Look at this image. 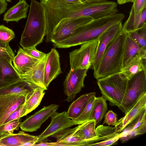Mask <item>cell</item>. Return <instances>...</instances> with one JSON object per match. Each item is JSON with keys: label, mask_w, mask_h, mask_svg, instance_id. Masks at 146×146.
I'll list each match as a JSON object with an SVG mask.
<instances>
[{"label": "cell", "mask_w": 146, "mask_h": 146, "mask_svg": "<svg viewBox=\"0 0 146 146\" xmlns=\"http://www.w3.org/2000/svg\"><path fill=\"white\" fill-rule=\"evenodd\" d=\"M8 3L6 0H0V15L6 11Z\"/></svg>", "instance_id": "cell-40"}, {"label": "cell", "mask_w": 146, "mask_h": 146, "mask_svg": "<svg viewBox=\"0 0 146 146\" xmlns=\"http://www.w3.org/2000/svg\"><path fill=\"white\" fill-rule=\"evenodd\" d=\"M88 70L76 69L71 70L68 73L64 84L65 94L67 96L66 100L71 102L84 86V82Z\"/></svg>", "instance_id": "cell-10"}, {"label": "cell", "mask_w": 146, "mask_h": 146, "mask_svg": "<svg viewBox=\"0 0 146 146\" xmlns=\"http://www.w3.org/2000/svg\"><path fill=\"white\" fill-rule=\"evenodd\" d=\"M120 133L117 136L111 139L103 140L99 142H95L87 144L86 146H108L114 143L120 139Z\"/></svg>", "instance_id": "cell-39"}, {"label": "cell", "mask_w": 146, "mask_h": 146, "mask_svg": "<svg viewBox=\"0 0 146 146\" xmlns=\"http://www.w3.org/2000/svg\"><path fill=\"white\" fill-rule=\"evenodd\" d=\"M40 60L28 55L22 48L19 47L12 61L15 69L20 75H22L30 70Z\"/></svg>", "instance_id": "cell-21"}, {"label": "cell", "mask_w": 146, "mask_h": 146, "mask_svg": "<svg viewBox=\"0 0 146 146\" xmlns=\"http://www.w3.org/2000/svg\"><path fill=\"white\" fill-rule=\"evenodd\" d=\"M126 33H121L108 46L99 64L97 70L94 74L97 80L113 74L122 70V62Z\"/></svg>", "instance_id": "cell-3"}, {"label": "cell", "mask_w": 146, "mask_h": 146, "mask_svg": "<svg viewBox=\"0 0 146 146\" xmlns=\"http://www.w3.org/2000/svg\"><path fill=\"white\" fill-rule=\"evenodd\" d=\"M96 131L98 135L106 137L109 139L113 138L120 134L115 131L114 127L102 125L98 126L96 129Z\"/></svg>", "instance_id": "cell-32"}, {"label": "cell", "mask_w": 146, "mask_h": 146, "mask_svg": "<svg viewBox=\"0 0 146 146\" xmlns=\"http://www.w3.org/2000/svg\"><path fill=\"white\" fill-rule=\"evenodd\" d=\"M106 100L102 96L95 97L92 114V119L95 121L96 126L99 124L108 110Z\"/></svg>", "instance_id": "cell-29"}, {"label": "cell", "mask_w": 146, "mask_h": 146, "mask_svg": "<svg viewBox=\"0 0 146 146\" xmlns=\"http://www.w3.org/2000/svg\"><path fill=\"white\" fill-rule=\"evenodd\" d=\"M22 49L28 55L39 60H41L44 59L46 54L38 50L35 47L27 48H22Z\"/></svg>", "instance_id": "cell-36"}, {"label": "cell", "mask_w": 146, "mask_h": 146, "mask_svg": "<svg viewBox=\"0 0 146 146\" xmlns=\"http://www.w3.org/2000/svg\"><path fill=\"white\" fill-rule=\"evenodd\" d=\"M34 146H58V143L57 141L54 142H40L35 143Z\"/></svg>", "instance_id": "cell-41"}, {"label": "cell", "mask_w": 146, "mask_h": 146, "mask_svg": "<svg viewBox=\"0 0 146 146\" xmlns=\"http://www.w3.org/2000/svg\"><path fill=\"white\" fill-rule=\"evenodd\" d=\"M58 106L52 104L44 107L21 122L20 127L22 131L32 132L39 129L42 124L56 111Z\"/></svg>", "instance_id": "cell-12"}, {"label": "cell", "mask_w": 146, "mask_h": 146, "mask_svg": "<svg viewBox=\"0 0 146 146\" xmlns=\"http://www.w3.org/2000/svg\"><path fill=\"white\" fill-rule=\"evenodd\" d=\"M103 124L115 126L117 121V115L113 111H109L104 115Z\"/></svg>", "instance_id": "cell-37"}, {"label": "cell", "mask_w": 146, "mask_h": 146, "mask_svg": "<svg viewBox=\"0 0 146 146\" xmlns=\"http://www.w3.org/2000/svg\"><path fill=\"white\" fill-rule=\"evenodd\" d=\"M126 33L122 58V69L137 56L146 58V50L139 46Z\"/></svg>", "instance_id": "cell-19"}, {"label": "cell", "mask_w": 146, "mask_h": 146, "mask_svg": "<svg viewBox=\"0 0 146 146\" xmlns=\"http://www.w3.org/2000/svg\"><path fill=\"white\" fill-rule=\"evenodd\" d=\"M0 47L4 48H8L10 47V46L9 45V44H6L2 43L0 42Z\"/></svg>", "instance_id": "cell-45"}, {"label": "cell", "mask_w": 146, "mask_h": 146, "mask_svg": "<svg viewBox=\"0 0 146 146\" xmlns=\"http://www.w3.org/2000/svg\"><path fill=\"white\" fill-rule=\"evenodd\" d=\"M37 136L19 131L17 133L0 135V146H32L37 143Z\"/></svg>", "instance_id": "cell-16"}, {"label": "cell", "mask_w": 146, "mask_h": 146, "mask_svg": "<svg viewBox=\"0 0 146 146\" xmlns=\"http://www.w3.org/2000/svg\"><path fill=\"white\" fill-rule=\"evenodd\" d=\"M98 42V39L85 43L81 44L79 49L70 52V69L88 70L92 67Z\"/></svg>", "instance_id": "cell-6"}, {"label": "cell", "mask_w": 146, "mask_h": 146, "mask_svg": "<svg viewBox=\"0 0 146 146\" xmlns=\"http://www.w3.org/2000/svg\"><path fill=\"white\" fill-rule=\"evenodd\" d=\"M37 88L27 82L21 80L0 88V95H22L27 96Z\"/></svg>", "instance_id": "cell-25"}, {"label": "cell", "mask_w": 146, "mask_h": 146, "mask_svg": "<svg viewBox=\"0 0 146 146\" xmlns=\"http://www.w3.org/2000/svg\"><path fill=\"white\" fill-rule=\"evenodd\" d=\"M21 122L20 119L4 124L0 126V135H7L13 133L15 130H18Z\"/></svg>", "instance_id": "cell-33"}, {"label": "cell", "mask_w": 146, "mask_h": 146, "mask_svg": "<svg viewBox=\"0 0 146 146\" xmlns=\"http://www.w3.org/2000/svg\"><path fill=\"white\" fill-rule=\"evenodd\" d=\"M44 90L40 88H36L27 96L25 100V111L23 116L34 110L39 105L45 94Z\"/></svg>", "instance_id": "cell-28"}, {"label": "cell", "mask_w": 146, "mask_h": 146, "mask_svg": "<svg viewBox=\"0 0 146 146\" xmlns=\"http://www.w3.org/2000/svg\"><path fill=\"white\" fill-rule=\"evenodd\" d=\"M7 1L9 2H11V0H6Z\"/></svg>", "instance_id": "cell-46"}, {"label": "cell", "mask_w": 146, "mask_h": 146, "mask_svg": "<svg viewBox=\"0 0 146 146\" xmlns=\"http://www.w3.org/2000/svg\"><path fill=\"white\" fill-rule=\"evenodd\" d=\"M46 19L44 8L36 0H31L29 13L20 42L25 48L35 47L46 35Z\"/></svg>", "instance_id": "cell-2"}, {"label": "cell", "mask_w": 146, "mask_h": 146, "mask_svg": "<svg viewBox=\"0 0 146 146\" xmlns=\"http://www.w3.org/2000/svg\"><path fill=\"white\" fill-rule=\"evenodd\" d=\"M107 1L108 0H82L83 2L87 3H96Z\"/></svg>", "instance_id": "cell-44"}, {"label": "cell", "mask_w": 146, "mask_h": 146, "mask_svg": "<svg viewBox=\"0 0 146 146\" xmlns=\"http://www.w3.org/2000/svg\"><path fill=\"white\" fill-rule=\"evenodd\" d=\"M96 126L95 120H88L76 127L75 133L82 139L87 141L88 144L97 142L100 139L96 132Z\"/></svg>", "instance_id": "cell-22"}, {"label": "cell", "mask_w": 146, "mask_h": 146, "mask_svg": "<svg viewBox=\"0 0 146 146\" xmlns=\"http://www.w3.org/2000/svg\"><path fill=\"white\" fill-rule=\"evenodd\" d=\"M146 110L128 124L120 133L122 143L135 137L144 134L146 131Z\"/></svg>", "instance_id": "cell-17"}, {"label": "cell", "mask_w": 146, "mask_h": 146, "mask_svg": "<svg viewBox=\"0 0 146 146\" xmlns=\"http://www.w3.org/2000/svg\"><path fill=\"white\" fill-rule=\"evenodd\" d=\"M125 17L123 13H118L94 19L79 28L69 38L53 45L55 48H68L98 39L108 29L122 22Z\"/></svg>", "instance_id": "cell-1"}, {"label": "cell", "mask_w": 146, "mask_h": 146, "mask_svg": "<svg viewBox=\"0 0 146 146\" xmlns=\"http://www.w3.org/2000/svg\"><path fill=\"white\" fill-rule=\"evenodd\" d=\"M15 35L11 29L3 25H0V42L8 44L9 42L14 38Z\"/></svg>", "instance_id": "cell-34"}, {"label": "cell", "mask_w": 146, "mask_h": 146, "mask_svg": "<svg viewBox=\"0 0 146 146\" xmlns=\"http://www.w3.org/2000/svg\"><path fill=\"white\" fill-rule=\"evenodd\" d=\"M122 26V22L119 23L108 29L99 37L92 67L94 70V74L97 70L105 50L108 45L121 33Z\"/></svg>", "instance_id": "cell-11"}, {"label": "cell", "mask_w": 146, "mask_h": 146, "mask_svg": "<svg viewBox=\"0 0 146 146\" xmlns=\"http://www.w3.org/2000/svg\"><path fill=\"white\" fill-rule=\"evenodd\" d=\"M146 58L137 56L132 60L119 72L128 80L140 72L146 71Z\"/></svg>", "instance_id": "cell-27"}, {"label": "cell", "mask_w": 146, "mask_h": 146, "mask_svg": "<svg viewBox=\"0 0 146 146\" xmlns=\"http://www.w3.org/2000/svg\"><path fill=\"white\" fill-rule=\"evenodd\" d=\"M96 96L92 98L88 102L84 109L81 114L74 120L77 125H80L92 119L93 107Z\"/></svg>", "instance_id": "cell-31"}, {"label": "cell", "mask_w": 146, "mask_h": 146, "mask_svg": "<svg viewBox=\"0 0 146 146\" xmlns=\"http://www.w3.org/2000/svg\"><path fill=\"white\" fill-rule=\"evenodd\" d=\"M0 88L21 80L11 62L0 58Z\"/></svg>", "instance_id": "cell-20"}, {"label": "cell", "mask_w": 146, "mask_h": 146, "mask_svg": "<svg viewBox=\"0 0 146 146\" xmlns=\"http://www.w3.org/2000/svg\"><path fill=\"white\" fill-rule=\"evenodd\" d=\"M96 93L91 92L84 94L73 101L67 112L68 117L74 120L82 112L89 101L96 96Z\"/></svg>", "instance_id": "cell-26"}, {"label": "cell", "mask_w": 146, "mask_h": 146, "mask_svg": "<svg viewBox=\"0 0 146 146\" xmlns=\"http://www.w3.org/2000/svg\"><path fill=\"white\" fill-rule=\"evenodd\" d=\"M128 80L120 73L111 74L97 80V83L102 95L111 106L121 105Z\"/></svg>", "instance_id": "cell-4"}, {"label": "cell", "mask_w": 146, "mask_h": 146, "mask_svg": "<svg viewBox=\"0 0 146 146\" xmlns=\"http://www.w3.org/2000/svg\"><path fill=\"white\" fill-rule=\"evenodd\" d=\"M29 7L25 0H20L4 14L3 20L7 23L13 21L18 23L20 20L27 17Z\"/></svg>", "instance_id": "cell-24"}, {"label": "cell", "mask_w": 146, "mask_h": 146, "mask_svg": "<svg viewBox=\"0 0 146 146\" xmlns=\"http://www.w3.org/2000/svg\"><path fill=\"white\" fill-rule=\"evenodd\" d=\"M133 0H117V3L119 5H122L127 3L133 2Z\"/></svg>", "instance_id": "cell-43"}, {"label": "cell", "mask_w": 146, "mask_h": 146, "mask_svg": "<svg viewBox=\"0 0 146 146\" xmlns=\"http://www.w3.org/2000/svg\"><path fill=\"white\" fill-rule=\"evenodd\" d=\"M126 33L136 43L146 50V23L137 29Z\"/></svg>", "instance_id": "cell-30"}, {"label": "cell", "mask_w": 146, "mask_h": 146, "mask_svg": "<svg viewBox=\"0 0 146 146\" xmlns=\"http://www.w3.org/2000/svg\"><path fill=\"white\" fill-rule=\"evenodd\" d=\"M146 110V92L143 93L134 106L120 119L115 126V132L120 133L129 123Z\"/></svg>", "instance_id": "cell-15"}, {"label": "cell", "mask_w": 146, "mask_h": 146, "mask_svg": "<svg viewBox=\"0 0 146 146\" xmlns=\"http://www.w3.org/2000/svg\"><path fill=\"white\" fill-rule=\"evenodd\" d=\"M144 92H146V71L143 70L128 80L122 102L118 108L126 113Z\"/></svg>", "instance_id": "cell-5"}, {"label": "cell", "mask_w": 146, "mask_h": 146, "mask_svg": "<svg viewBox=\"0 0 146 146\" xmlns=\"http://www.w3.org/2000/svg\"><path fill=\"white\" fill-rule=\"evenodd\" d=\"M76 127L67 128L52 136L55 137L58 146H86L88 141L81 139L75 133Z\"/></svg>", "instance_id": "cell-23"}, {"label": "cell", "mask_w": 146, "mask_h": 146, "mask_svg": "<svg viewBox=\"0 0 146 146\" xmlns=\"http://www.w3.org/2000/svg\"><path fill=\"white\" fill-rule=\"evenodd\" d=\"M14 56V53L10 47L7 48L0 47V58L12 62Z\"/></svg>", "instance_id": "cell-38"}, {"label": "cell", "mask_w": 146, "mask_h": 146, "mask_svg": "<svg viewBox=\"0 0 146 146\" xmlns=\"http://www.w3.org/2000/svg\"><path fill=\"white\" fill-rule=\"evenodd\" d=\"M27 96L0 95V126L3 124L7 118L14 110L25 102Z\"/></svg>", "instance_id": "cell-13"}, {"label": "cell", "mask_w": 146, "mask_h": 146, "mask_svg": "<svg viewBox=\"0 0 146 146\" xmlns=\"http://www.w3.org/2000/svg\"><path fill=\"white\" fill-rule=\"evenodd\" d=\"M46 56L40 60L29 71L24 75H20L21 80L33 85L40 88L44 90H47L44 82V69Z\"/></svg>", "instance_id": "cell-18"}, {"label": "cell", "mask_w": 146, "mask_h": 146, "mask_svg": "<svg viewBox=\"0 0 146 146\" xmlns=\"http://www.w3.org/2000/svg\"><path fill=\"white\" fill-rule=\"evenodd\" d=\"M50 117L51 120L50 123L44 131L37 136L38 140L37 143L44 142L49 137L74 125H77L74 120L68 117L66 111L60 113L56 111Z\"/></svg>", "instance_id": "cell-8"}, {"label": "cell", "mask_w": 146, "mask_h": 146, "mask_svg": "<svg viewBox=\"0 0 146 146\" xmlns=\"http://www.w3.org/2000/svg\"><path fill=\"white\" fill-rule=\"evenodd\" d=\"M94 19L90 17H82L61 20L54 29L50 41L56 43L71 36L78 29L88 24Z\"/></svg>", "instance_id": "cell-7"}, {"label": "cell", "mask_w": 146, "mask_h": 146, "mask_svg": "<svg viewBox=\"0 0 146 146\" xmlns=\"http://www.w3.org/2000/svg\"><path fill=\"white\" fill-rule=\"evenodd\" d=\"M62 1L69 3H73L76 4H82L84 2L82 0H61Z\"/></svg>", "instance_id": "cell-42"}, {"label": "cell", "mask_w": 146, "mask_h": 146, "mask_svg": "<svg viewBox=\"0 0 146 146\" xmlns=\"http://www.w3.org/2000/svg\"><path fill=\"white\" fill-rule=\"evenodd\" d=\"M0 73H1V71H0Z\"/></svg>", "instance_id": "cell-47"}, {"label": "cell", "mask_w": 146, "mask_h": 146, "mask_svg": "<svg viewBox=\"0 0 146 146\" xmlns=\"http://www.w3.org/2000/svg\"><path fill=\"white\" fill-rule=\"evenodd\" d=\"M59 55L54 48L46 55L44 69V82L47 88L50 83L62 73L60 62Z\"/></svg>", "instance_id": "cell-14"}, {"label": "cell", "mask_w": 146, "mask_h": 146, "mask_svg": "<svg viewBox=\"0 0 146 146\" xmlns=\"http://www.w3.org/2000/svg\"><path fill=\"white\" fill-rule=\"evenodd\" d=\"M129 16L122 25L121 32L128 33L146 23V0H133Z\"/></svg>", "instance_id": "cell-9"}, {"label": "cell", "mask_w": 146, "mask_h": 146, "mask_svg": "<svg viewBox=\"0 0 146 146\" xmlns=\"http://www.w3.org/2000/svg\"><path fill=\"white\" fill-rule=\"evenodd\" d=\"M25 111V102L14 110L7 118L4 124L13 120L20 119L23 117Z\"/></svg>", "instance_id": "cell-35"}]
</instances>
